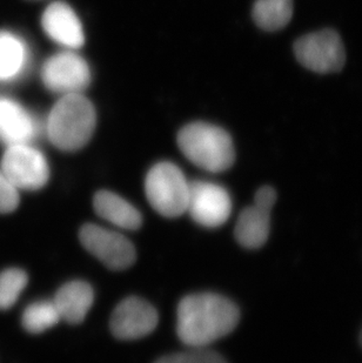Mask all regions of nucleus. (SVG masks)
Listing matches in <instances>:
<instances>
[{"label": "nucleus", "mask_w": 362, "mask_h": 363, "mask_svg": "<svg viewBox=\"0 0 362 363\" xmlns=\"http://www.w3.org/2000/svg\"><path fill=\"white\" fill-rule=\"evenodd\" d=\"M19 205V191L0 169V214H9Z\"/></svg>", "instance_id": "412c9836"}, {"label": "nucleus", "mask_w": 362, "mask_h": 363, "mask_svg": "<svg viewBox=\"0 0 362 363\" xmlns=\"http://www.w3.org/2000/svg\"><path fill=\"white\" fill-rule=\"evenodd\" d=\"M238 307L213 293H197L181 300L177 311L179 339L191 348H206L229 335L239 323Z\"/></svg>", "instance_id": "f257e3e1"}, {"label": "nucleus", "mask_w": 362, "mask_h": 363, "mask_svg": "<svg viewBox=\"0 0 362 363\" xmlns=\"http://www.w3.org/2000/svg\"><path fill=\"white\" fill-rule=\"evenodd\" d=\"M41 79L52 92L66 96L82 93L91 82V71L80 55L62 52L46 60L41 69Z\"/></svg>", "instance_id": "1a4fd4ad"}, {"label": "nucleus", "mask_w": 362, "mask_h": 363, "mask_svg": "<svg viewBox=\"0 0 362 363\" xmlns=\"http://www.w3.org/2000/svg\"><path fill=\"white\" fill-rule=\"evenodd\" d=\"M60 321L53 301H38L28 306L23 314V325L28 333L40 334Z\"/></svg>", "instance_id": "a211bd4d"}, {"label": "nucleus", "mask_w": 362, "mask_h": 363, "mask_svg": "<svg viewBox=\"0 0 362 363\" xmlns=\"http://www.w3.org/2000/svg\"><path fill=\"white\" fill-rule=\"evenodd\" d=\"M30 62L28 45L12 32L0 31V82L17 79Z\"/></svg>", "instance_id": "dca6fc26"}, {"label": "nucleus", "mask_w": 362, "mask_h": 363, "mask_svg": "<svg viewBox=\"0 0 362 363\" xmlns=\"http://www.w3.org/2000/svg\"><path fill=\"white\" fill-rule=\"evenodd\" d=\"M178 145L190 162L212 173L227 171L236 160L232 138L212 123H188L179 132Z\"/></svg>", "instance_id": "7ed1b4c3"}, {"label": "nucleus", "mask_w": 362, "mask_h": 363, "mask_svg": "<svg viewBox=\"0 0 362 363\" xmlns=\"http://www.w3.org/2000/svg\"><path fill=\"white\" fill-rule=\"evenodd\" d=\"M187 212L195 223L209 228L221 226L232 213L229 192L213 182H190Z\"/></svg>", "instance_id": "6e6552de"}, {"label": "nucleus", "mask_w": 362, "mask_h": 363, "mask_svg": "<svg viewBox=\"0 0 362 363\" xmlns=\"http://www.w3.org/2000/svg\"><path fill=\"white\" fill-rule=\"evenodd\" d=\"M37 134L31 114L14 100L0 96V140L9 145L30 144Z\"/></svg>", "instance_id": "ddd939ff"}, {"label": "nucleus", "mask_w": 362, "mask_h": 363, "mask_svg": "<svg viewBox=\"0 0 362 363\" xmlns=\"http://www.w3.org/2000/svg\"><path fill=\"white\" fill-rule=\"evenodd\" d=\"M159 315L148 302L139 298H127L116 306L109 327L120 340H137L153 332Z\"/></svg>", "instance_id": "9b49d317"}, {"label": "nucleus", "mask_w": 362, "mask_h": 363, "mask_svg": "<svg viewBox=\"0 0 362 363\" xmlns=\"http://www.w3.org/2000/svg\"><path fill=\"white\" fill-rule=\"evenodd\" d=\"M45 33L57 44L75 50L85 43L82 25L72 7L62 1L48 5L41 17Z\"/></svg>", "instance_id": "f8f14e48"}, {"label": "nucleus", "mask_w": 362, "mask_h": 363, "mask_svg": "<svg viewBox=\"0 0 362 363\" xmlns=\"http://www.w3.org/2000/svg\"><path fill=\"white\" fill-rule=\"evenodd\" d=\"M28 277L23 269L9 268L0 273V309L6 311L17 302L25 287Z\"/></svg>", "instance_id": "6ab92c4d"}, {"label": "nucleus", "mask_w": 362, "mask_h": 363, "mask_svg": "<svg viewBox=\"0 0 362 363\" xmlns=\"http://www.w3.org/2000/svg\"><path fill=\"white\" fill-rule=\"evenodd\" d=\"M0 169L18 191H37L44 187L50 179L48 160L30 144L9 146L1 159Z\"/></svg>", "instance_id": "423d86ee"}, {"label": "nucleus", "mask_w": 362, "mask_h": 363, "mask_svg": "<svg viewBox=\"0 0 362 363\" xmlns=\"http://www.w3.org/2000/svg\"><path fill=\"white\" fill-rule=\"evenodd\" d=\"M94 301V293L89 284L84 281H71L64 284L55 294V308L60 320L78 325L85 320Z\"/></svg>", "instance_id": "4468645a"}, {"label": "nucleus", "mask_w": 362, "mask_h": 363, "mask_svg": "<svg viewBox=\"0 0 362 363\" xmlns=\"http://www.w3.org/2000/svg\"><path fill=\"white\" fill-rule=\"evenodd\" d=\"M294 53L300 65L320 74L339 72L346 64L344 43L329 28L302 35L294 43Z\"/></svg>", "instance_id": "39448f33"}, {"label": "nucleus", "mask_w": 362, "mask_h": 363, "mask_svg": "<svg viewBox=\"0 0 362 363\" xmlns=\"http://www.w3.org/2000/svg\"><path fill=\"white\" fill-rule=\"evenodd\" d=\"M82 246L113 271H124L136 261V250L126 237L114 230L87 223L79 232Z\"/></svg>", "instance_id": "0eeeda50"}, {"label": "nucleus", "mask_w": 362, "mask_h": 363, "mask_svg": "<svg viewBox=\"0 0 362 363\" xmlns=\"http://www.w3.org/2000/svg\"><path fill=\"white\" fill-rule=\"evenodd\" d=\"M147 200L161 216L177 218L187 212L190 182L177 164L159 162L147 173Z\"/></svg>", "instance_id": "20e7f679"}, {"label": "nucleus", "mask_w": 362, "mask_h": 363, "mask_svg": "<svg viewBox=\"0 0 362 363\" xmlns=\"http://www.w3.org/2000/svg\"><path fill=\"white\" fill-rule=\"evenodd\" d=\"M277 201V192L270 186L258 189L254 203L240 213L236 221V240L248 250L263 247L270 237V212Z\"/></svg>", "instance_id": "9d476101"}, {"label": "nucleus", "mask_w": 362, "mask_h": 363, "mask_svg": "<svg viewBox=\"0 0 362 363\" xmlns=\"http://www.w3.org/2000/svg\"><path fill=\"white\" fill-rule=\"evenodd\" d=\"M154 363H227L220 354L206 348H193L191 352L172 354Z\"/></svg>", "instance_id": "aec40b11"}, {"label": "nucleus", "mask_w": 362, "mask_h": 363, "mask_svg": "<svg viewBox=\"0 0 362 363\" xmlns=\"http://www.w3.org/2000/svg\"><path fill=\"white\" fill-rule=\"evenodd\" d=\"M293 0H256L252 17L260 28L275 32L286 28L293 17Z\"/></svg>", "instance_id": "f3484780"}, {"label": "nucleus", "mask_w": 362, "mask_h": 363, "mask_svg": "<svg viewBox=\"0 0 362 363\" xmlns=\"http://www.w3.org/2000/svg\"><path fill=\"white\" fill-rule=\"evenodd\" d=\"M361 343H362V333H361Z\"/></svg>", "instance_id": "4be33fe9"}, {"label": "nucleus", "mask_w": 362, "mask_h": 363, "mask_svg": "<svg viewBox=\"0 0 362 363\" xmlns=\"http://www.w3.org/2000/svg\"><path fill=\"white\" fill-rule=\"evenodd\" d=\"M93 207L100 218L123 230H136L143 223L141 212L133 205L109 191L97 193Z\"/></svg>", "instance_id": "2eb2a0df"}, {"label": "nucleus", "mask_w": 362, "mask_h": 363, "mask_svg": "<svg viewBox=\"0 0 362 363\" xmlns=\"http://www.w3.org/2000/svg\"><path fill=\"white\" fill-rule=\"evenodd\" d=\"M96 111L82 93L62 96L48 114L46 133L55 147L75 152L92 138L97 123Z\"/></svg>", "instance_id": "f03ea898"}]
</instances>
